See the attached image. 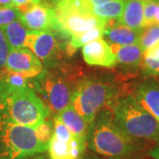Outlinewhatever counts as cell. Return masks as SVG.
<instances>
[{"mask_svg": "<svg viewBox=\"0 0 159 159\" xmlns=\"http://www.w3.org/2000/svg\"><path fill=\"white\" fill-rule=\"evenodd\" d=\"M48 150L51 159H73L70 150V142L61 141L53 134L49 143Z\"/></svg>", "mask_w": 159, "mask_h": 159, "instance_id": "ffe728a7", "label": "cell"}, {"mask_svg": "<svg viewBox=\"0 0 159 159\" xmlns=\"http://www.w3.org/2000/svg\"><path fill=\"white\" fill-rule=\"evenodd\" d=\"M114 123L132 138L159 143V122L140 104L134 95L117 98L110 104Z\"/></svg>", "mask_w": 159, "mask_h": 159, "instance_id": "3957f363", "label": "cell"}, {"mask_svg": "<svg viewBox=\"0 0 159 159\" xmlns=\"http://www.w3.org/2000/svg\"><path fill=\"white\" fill-rule=\"evenodd\" d=\"M10 51V47L6 42L5 34L0 28V67L5 66L6 57Z\"/></svg>", "mask_w": 159, "mask_h": 159, "instance_id": "484cf974", "label": "cell"}, {"mask_svg": "<svg viewBox=\"0 0 159 159\" xmlns=\"http://www.w3.org/2000/svg\"><path fill=\"white\" fill-rule=\"evenodd\" d=\"M154 24H157V25H159V6L156 11V13H155V17H154Z\"/></svg>", "mask_w": 159, "mask_h": 159, "instance_id": "d6a6232c", "label": "cell"}, {"mask_svg": "<svg viewBox=\"0 0 159 159\" xmlns=\"http://www.w3.org/2000/svg\"><path fill=\"white\" fill-rule=\"evenodd\" d=\"M0 114L17 124L34 128L45 121L50 111L31 86L13 87L2 79Z\"/></svg>", "mask_w": 159, "mask_h": 159, "instance_id": "7a4b0ae2", "label": "cell"}, {"mask_svg": "<svg viewBox=\"0 0 159 159\" xmlns=\"http://www.w3.org/2000/svg\"><path fill=\"white\" fill-rule=\"evenodd\" d=\"M158 6L159 5L156 1H144L142 29L145 27H148L150 25H153L155 13Z\"/></svg>", "mask_w": 159, "mask_h": 159, "instance_id": "cb8c5ba5", "label": "cell"}, {"mask_svg": "<svg viewBox=\"0 0 159 159\" xmlns=\"http://www.w3.org/2000/svg\"><path fill=\"white\" fill-rule=\"evenodd\" d=\"M5 66L7 71L20 74L29 79L34 78L43 70V64L30 50H10L6 57Z\"/></svg>", "mask_w": 159, "mask_h": 159, "instance_id": "9c48e42d", "label": "cell"}, {"mask_svg": "<svg viewBox=\"0 0 159 159\" xmlns=\"http://www.w3.org/2000/svg\"><path fill=\"white\" fill-rule=\"evenodd\" d=\"M35 89L43 98L48 110L58 113L71 104V97L74 89L66 74L43 70L42 73L31 78Z\"/></svg>", "mask_w": 159, "mask_h": 159, "instance_id": "8992f818", "label": "cell"}, {"mask_svg": "<svg viewBox=\"0 0 159 159\" xmlns=\"http://www.w3.org/2000/svg\"><path fill=\"white\" fill-rule=\"evenodd\" d=\"M34 1H35V2H38V3H39V2H44V0H34Z\"/></svg>", "mask_w": 159, "mask_h": 159, "instance_id": "836d02e7", "label": "cell"}, {"mask_svg": "<svg viewBox=\"0 0 159 159\" xmlns=\"http://www.w3.org/2000/svg\"><path fill=\"white\" fill-rule=\"evenodd\" d=\"M34 131L40 142L46 147H49V143L53 134V123H51V120L46 119L43 123L34 127Z\"/></svg>", "mask_w": 159, "mask_h": 159, "instance_id": "7402d4cb", "label": "cell"}, {"mask_svg": "<svg viewBox=\"0 0 159 159\" xmlns=\"http://www.w3.org/2000/svg\"><path fill=\"white\" fill-rule=\"evenodd\" d=\"M134 97L143 108L159 122V84L147 80L136 89Z\"/></svg>", "mask_w": 159, "mask_h": 159, "instance_id": "7c38bea8", "label": "cell"}, {"mask_svg": "<svg viewBox=\"0 0 159 159\" xmlns=\"http://www.w3.org/2000/svg\"><path fill=\"white\" fill-rule=\"evenodd\" d=\"M10 50L26 48V43L29 31L18 20L8 25L1 27Z\"/></svg>", "mask_w": 159, "mask_h": 159, "instance_id": "2e32d148", "label": "cell"}, {"mask_svg": "<svg viewBox=\"0 0 159 159\" xmlns=\"http://www.w3.org/2000/svg\"><path fill=\"white\" fill-rule=\"evenodd\" d=\"M82 56L85 62L90 66L112 68L117 65L111 47L102 38L92 41L83 46Z\"/></svg>", "mask_w": 159, "mask_h": 159, "instance_id": "30bf717a", "label": "cell"}, {"mask_svg": "<svg viewBox=\"0 0 159 159\" xmlns=\"http://www.w3.org/2000/svg\"><path fill=\"white\" fill-rule=\"evenodd\" d=\"M144 74L150 76L159 74V41L143 51L142 63Z\"/></svg>", "mask_w": 159, "mask_h": 159, "instance_id": "d6986e66", "label": "cell"}, {"mask_svg": "<svg viewBox=\"0 0 159 159\" xmlns=\"http://www.w3.org/2000/svg\"><path fill=\"white\" fill-rule=\"evenodd\" d=\"M156 2H157V4H158V5H159V0H157V1H156Z\"/></svg>", "mask_w": 159, "mask_h": 159, "instance_id": "d590c367", "label": "cell"}, {"mask_svg": "<svg viewBox=\"0 0 159 159\" xmlns=\"http://www.w3.org/2000/svg\"><path fill=\"white\" fill-rule=\"evenodd\" d=\"M29 159H51L50 158V157H49V155H47V154H39V155H36V156H34V157H30Z\"/></svg>", "mask_w": 159, "mask_h": 159, "instance_id": "1f68e13d", "label": "cell"}, {"mask_svg": "<svg viewBox=\"0 0 159 159\" xmlns=\"http://www.w3.org/2000/svg\"><path fill=\"white\" fill-rule=\"evenodd\" d=\"M60 39L66 38L57 30L29 31L26 48H29L40 60L46 65H50L51 67L62 50V46L59 43Z\"/></svg>", "mask_w": 159, "mask_h": 159, "instance_id": "52a82bcc", "label": "cell"}, {"mask_svg": "<svg viewBox=\"0 0 159 159\" xmlns=\"http://www.w3.org/2000/svg\"><path fill=\"white\" fill-rule=\"evenodd\" d=\"M87 146L94 153L104 157L137 159L143 142L124 133L114 123L111 110H103L98 112L89 125Z\"/></svg>", "mask_w": 159, "mask_h": 159, "instance_id": "6da1fadb", "label": "cell"}, {"mask_svg": "<svg viewBox=\"0 0 159 159\" xmlns=\"http://www.w3.org/2000/svg\"><path fill=\"white\" fill-rule=\"evenodd\" d=\"M81 159H112L108 158V157H101L99 155H97L94 152H84L83 156Z\"/></svg>", "mask_w": 159, "mask_h": 159, "instance_id": "83f0119b", "label": "cell"}, {"mask_svg": "<svg viewBox=\"0 0 159 159\" xmlns=\"http://www.w3.org/2000/svg\"><path fill=\"white\" fill-rule=\"evenodd\" d=\"M47 149L34 128L17 124L0 114V159H29Z\"/></svg>", "mask_w": 159, "mask_h": 159, "instance_id": "277c9868", "label": "cell"}, {"mask_svg": "<svg viewBox=\"0 0 159 159\" xmlns=\"http://www.w3.org/2000/svg\"><path fill=\"white\" fill-rule=\"evenodd\" d=\"M57 117L67 127L70 133L81 142L87 144V136L89 125L85 121L72 104L57 114Z\"/></svg>", "mask_w": 159, "mask_h": 159, "instance_id": "4fadbf2b", "label": "cell"}, {"mask_svg": "<svg viewBox=\"0 0 159 159\" xmlns=\"http://www.w3.org/2000/svg\"><path fill=\"white\" fill-rule=\"evenodd\" d=\"M116 57L117 64H120L125 67H137L142 63L143 51L138 43L129 45H111Z\"/></svg>", "mask_w": 159, "mask_h": 159, "instance_id": "9a60e30c", "label": "cell"}, {"mask_svg": "<svg viewBox=\"0 0 159 159\" xmlns=\"http://www.w3.org/2000/svg\"><path fill=\"white\" fill-rule=\"evenodd\" d=\"M118 89L112 82L91 78L79 81L71 97V104L90 125L102 108L117 98Z\"/></svg>", "mask_w": 159, "mask_h": 159, "instance_id": "5b68a950", "label": "cell"}, {"mask_svg": "<svg viewBox=\"0 0 159 159\" xmlns=\"http://www.w3.org/2000/svg\"><path fill=\"white\" fill-rule=\"evenodd\" d=\"M13 2H14L15 7L20 11L27 10L29 6H32L34 3H38V2H35L34 0H13Z\"/></svg>", "mask_w": 159, "mask_h": 159, "instance_id": "4316f807", "label": "cell"}, {"mask_svg": "<svg viewBox=\"0 0 159 159\" xmlns=\"http://www.w3.org/2000/svg\"><path fill=\"white\" fill-rule=\"evenodd\" d=\"M149 156L154 159H159V143L149 151Z\"/></svg>", "mask_w": 159, "mask_h": 159, "instance_id": "f546056e", "label": "cell"}, {"mask_svg": "<svg viewBox=\"0 0 159 159\" xmlns=\"http://www.w3.org/2000/svg\"><path fill=\"white\" fill-rule=\"evenodd\" d=\"M111 1H113V0H88L89 4L91 6H99V5H102V4L107 3V2H111Z\"/></svg>", "mask_w": 159, "mask_h": 159, "instance_id": "4dcf8cb0", "label": "cell"}, {"mask_svg": "<svg viewBox=\"0 0 159 159\" xmlns=\"http://www.w3.org/2000/svg\"><path fill=\"white\" fill-rule=\"evenodd\" d=\"M125 6V0H113L91 7V12L97 17L110 20H119Z\"/></svg>", "mask_w": 159, "mask_h": 159, "instance_id": "e0dca14e", "label": "cell"}, {"mask_svg": "<svg viewBox=\"0 0 159 159\" xmlns=\"http://www.w3.org/2000/svg\"><path fill=\"white\" fill-rule=\"evenodd\" d=\"M144 1H157V0H144Z\"/></svg>", "mask_w": 159, "mask_h": 159, "instance_id": "e575fe53", "label": "cell"}, {"mask_svg": "<svg viewBox=\"0 0 159 159\" xmlns=\"http://www.w3.org/2000/svg\"><path fill=\"white\" fill-rule=\"evenodd\" d=\"M141 30L127 28L119 22V20H110L104 28L103 36L110 45H129L139 42Z\"/></svg>", "mask_w": 159, "mask_h": 159, "instance_id": "8fae6325", "label": "cell"}, {"mask_svg": "<svg viewBox=\"0 0 159 159\" xmlns=\"http://www.w3.org/2000/svg\"><path fill=\"white\" fill-rule=\"evenodd\" d=\"M19 20L29 31L56 30V11L51 4L34 3L25 11H20Z\"/></svg>", "mask_w": 159, "mask_h": 159, "instance_id": "ba28073f", "label": "cell"}, {"mask_svg": "<svg viewBox=\"0 0 159 159\" xmlns=\"http://www.w3.org/2000/svg\"><path fill=\"white\" fill-rule=\"evenodd\" d=\"M0 8H16L13 0H0Z\"/></svg>", "mask_w": 159, "mask_h": 159, "instance_id": "f1b7e54d", "label": "cell"}, {"mask_svg": "<svg viewBox=\"0 0 159 159\" xmlns=\"http://www.w3.org/2000/svg\"><path fill=\"white\" fill-rule=\"evenodd\" d=\"M103 32H104V29H94L84 33L72 36L66 43V51L68 54H73L80 47L86 45L87 43H90L92 41L103 37Z\"/></svg>", "mask_w": 159, "mask_h": 159, "instance_id": "ac0fdd59", "label": "cell"}, {"mask_svg": "<svg viewBox=\"0 0 159 159\" xmlns=\"http://www.w3.org/2000/svg\"><path fill=\"white\" fill-rule=\"evenodd\" d=\"M52 134L56 138L64 142H70V140L74 137V135L67 129V127L64 125V123L57 116H55L53 119V134Z\"/></svg>", "mask_w": 159, "mask_h": 159, "instance_id": "603a6c76", "label": "cell"}, {"mask_svg": "<svg viewBox=\"0 0 159 159\" xmlns=\"http://www.w3.org/2000/svg\"><path fill=\"white\" fill-rule=\"evenodd\" d=\"M20 11L17 8H0V28L18 20Z\"/></svg>", "mask_w": 159, "mask_h": 159, "instance_id": "d4e9b609", "label": "cell"}, {"mask_svg": "<svg viewBox=\"0 0 159 159\" xmlns=\"http://www.w3.org/2000/svg\"><path fill=\"white\" fill-rule=\"evenodd\" d=\"M159 41V25L153 24L141 30L138 44L142 51L148 49Z\"/></svg>", "mask_w": 159, "mask_h": 159, "instance_id": "44dd1931", "label": "cell"}, {"mask_svg": "<svg viewBox=\"0 0 159 159\" xmlns=\"http://www.w3.org/2000/svg\"><path fill=\"white\" fill-rule=\"evenodd\" d=\"M144 0H125V6L119 19L122 25L134 30H142Z\"/></svg>", "mask_w": 159, "mask_h": 159, "instance_id": "5bb4252c", "label": "cell"}]
</instances>
